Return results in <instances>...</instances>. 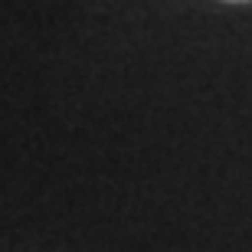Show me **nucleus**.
Returning a JSON list of instances; mask_svg holds the SVG:
<instances>
[{
    "instance_id": "nucleus-1",
    "label": "nucleus",
    "mask_w": 252,
    "mask_h": 252,
    "mask_svg": "<svg viewBox=\"0 0 252 252\" xmlns=\"http://www.w3.org/2000/svg\"><path fill=\"white\" fill-rule=\"evenodd\" d=\"M236 3H243V0H236Z\"/></svg>"
}]
</instances>
